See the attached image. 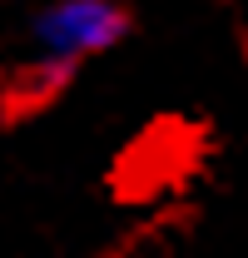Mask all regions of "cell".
Instances as JSON below:
<instances>
[{
  "instance_id": "obj_1",
  "label": "cell",
  "mask_w": 248,
  "mask_h": 258,
  "mask_svg": "<svg viewBox=\"0 0 248 258\" xmlns=\"http://www.w3.org/2000/svg\"><path fill=\"white\" fill-rule=\"evenodd\" d=\"M129 35L119 0H50L30 20V70L45 80H70L80 64L109 55Z\"/></svg>"
}]
</instances>
